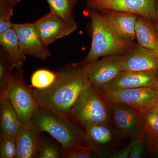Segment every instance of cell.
<instances>
[{
	"label": "cell",
	"mask_w": 158,
	"mask_h": 158,
	"mask_svg": "<svg viewBox=\"0 0 158 158\" xmlns=\"http://www.w3.org/2000/svg\"><path fill=\"white\" fill-rule=\"evenodd\" d=\"M102 92L110 103L127 105L142 113L154 106L158 100V88L154 87H141Z\"/></svg>",
	"instance_id": "8"
},
{
	"label": "cell",
	"mask_w": 158,
	"mask_h": 158,
	"mask_svg": "<svg viewBox=\"0 0 158 158\" xmlns=\"http://www.w3.org/2000/svg\"><path fill=\"white\" fill-rule=\"evenodd\" d=\"M21 0H0V2L7 4L14 8L15 6Z\"/></svg>",
	"instance_id": "30"
},
{
	"label": "cell",
	"mask_w": 158,
	"mask_h": 158,
	"mask_svg": "<svg viewBox=\"0 0 158 158\" xmlns=\"http://www.w3.org/2000/svg\"><path fill=\"white\" fill-rule=\"evenodd\" d=\"M31 124L40 133H48L60 144L62 149L88 146L84 129L70 119L44 108H38L32 117Z\"/></svg>",
	"instance_id": "2"
},
{
	"label": "cell",
	"mask_w": 158,
	"mask_h": 158,
	"mask_svg": "<svg viewBox=\"0 0 158 158\" xmlns=\"http://www.w3.org/2000/svg\"><path fill=\"white\" fill-rule=\"evenodd\" d=\"M61 148L55 141L43 137L37 158H61Z\"/></svg>",
	"instance_id": "25"
},
{
	"label": "cell",
	"mask_w": 158,
	"mask_h": 158,
	"mask_svg": "<svg viewBox=\"0 0 158 158\" xmlns=\"http://www.w3.org/2000/svg\"><path fill=\"white\" fill-rule=\"evenodd\" d=\"M144 127L143 138L149 156L158 155V112L152 107L143 113Z\"/></svg>",
	"instance_id": "18"
},
{
	"label": "cell",
	"mask_w": 158,
	"mask_h": 158,
	"mask_svg": "<svg viewBox=\"0 0 158 158\" xmlns=\"http://www.w3.org/2000/svg\"><path fill=\"white\" fill-rule=\"evenodd\" d=\"M12 63L7 53L0 49V101L6 98V93L12 79Z\"/></svg>",
	"instance_id": "22"
},
{
	"label": "cell",
	"mask_w": 158,
	"mask_h": 158,
	"mask_svg": "<svg viewBox=\"0 0 158 158\" xmlns=\"http://www.w3.org/2000/svg\"><path fill=\"white\" fill-rule=\"evenodd\" d=\"M157 156H158V155Z\"/></svg>",
	"instance_id": "35"
},
{
	"label": "cell",
	"mask_w": 158,
	"mask_h": 158,
	"mask_svg": "<svg viewBox=\"0 0 158 158\" xmlns=\"http://www.w3.org/2000/svg\"><path fill=\"white\" fill-rule=\"evenodd\" d=\"M57 74L46 69H40L34 71L31 76V88L38 90H43L50 87L53 84Z\"/></svg>",
	"instance_id": "23"
},
{
	"label": "cell",
	"mask_w": 158,
	"mask_h": 158,
	"mask_svg": "<svg viewBox=\"0 0 158 158\" xmlns=\"http://www.w3.org/2000/svg\"><path fill=\"white\" fill-rule=\"evenodd\" d=\"M0 45L9 56L13 69H21L26 59V54L21 48L17 34L13 27L0 34Z\"/></svg>",
	"instance_id": "19"
},
{
	"label": "cell",
	"mask_w": 158,
	"mask_h": 158,
	"mask_svg": "<svg viewBox=\"0 0 158 158\" xmlns=\"http://www.w3.org/2000/svg\"><path fill=\"white\" fill-rule=\"evenodd\" d=\"M157 75L152 72L122 71L101 90L103 91H110L141 87L157 88Z\"/></svg>",
	"instance_id": "14"
},
{
	"label": "cell",
	"mask_w": 158,
	"mask_h": 158,
	"mask_svg": "<svg viewBox=\"0 0 158 158\" xmlns=\"http://www.w3.org/2000/svg\"><path fill=\"white\" fill-rule=\"evenodd\" d=\"M112 123L123 139H134L143 134V113L124 104L110 103Z\"/></svg>",
	"instance_id": "6"
},
{
	"label": "cell",
	"mask_w": 158,
	"mask_h": 158,
	"mask_svg": "<svg viewBox=\"0 0 158 158\" xmlns=\"http://www.w3.org/2000/svg\"><path fill=\"white\" fill-rule=\"evenodd\" d=\"M19 116L8 98L0 101L1 135L16 139L23 127Z\"/></svg>",
	"instance_id": "17"
},
{
	"label": "cell",
	"mask_w": 158,
	"mask_h": 158,
	"mask_svg": "<svg viewBox=\"0 0 158 158\" xmlns=\"http://www.w3.org/2000/svg\"><path fill=\"white\" fill-rule=\"evenodd\" d=\"M156 7L157 12L158 15V0H156Z\"/></svg>",
	"instance_id": "32"
},
{
	"label": "cell",
	"mask_w": 158,
	"mask_h": 158,
	"mask_svg": "<svg viewBox=\"0 0 158 158\" xmlns=\"http://www.w3.org/2000/svg\"><path fill=\"white\" fill-rule=\"evenodd\" d=\"M102 15L112 31L120 39L133 42L135 37L136 22L138 15L115 10H104Z\"/></svg>",
	"instance_id": "15"
},
{
	"label": "cell",
	"mask_w": 158,
	"mask_h": 158,
	"mask_svg": "<svg viewBox=\"0 0 158 158\" xmlns=\"http://www.w3.org/2000/svg\"><path fill=\"white\" fill-rule=\"evenodd\" d=\"M34 23L38 36L47 46L57 40L70 35L77 28L69 25L51 11Z\"/></svg>",
	"instance_id": "11"
},
{
	"label": "cell",
	"mask_w": 158,
	"mask_h": 158,
	"mask_svg": "<svg viewBox=\"0 0 158 158\" xmlns=\"http://www.w3.org/2000/svg\"><path fill=\"white\" fill-rule=\"evenodd\" d=\"M137 138L131 139L129 143L127 146L120 150L116 151L110 155L108 158H127L129 156L130 153L132 148L133 144Z\"/></svg>",
	"instance_id": "29"
},
{
	"label": "cell",
	"mask_w": 158,
	"mask_h": 158,
	"mask_svg": "<svg viewBox=\"0 0 158 158\" xmlns=\"http://www.w3.org/2000/svg\"><path fill=\"white\" fill-rule=\"evenodd\" d=\"M154 106L155 107L156 110H157V111H158V100L156 102L155 105Z\"/></svg>",
	"instance_id": "33"
},
{
	"label": "cell",
	"mask_w": 158,
	"mask_h": 158,
	"mask_svg": "<svg viewBox=\"0 0 158 158\" xmlns=\"http://www.w3.org/2000/svg\"><path fill=\"white\" fill-rule=\"evenodd\" d=\"M56 73V79L52 85L43 90L33 88V93L40 107L69 119L77 102L92 86L87 65L82 62L71 63Z\"/></svg>",
	"instance_id": "1"
},
{
	"label": "cell",
	"mask_w": 158,
	"mask_h": 158,
	"mask_svg": "<svg viewBox=\"0 0 158 158\" xmlns=\"http://www.w3.org/2000/svg\"><path fill=\"white\" fill-rule=\"evenodd\" d=\"M84 130L88 146L98 153L100 158H108L123 139L112 124L91 125Z\"/></svg>",
	"instance_id": "9"
},
{
	"label": "cell",
	"mask_w": 158,
	"mask_h": 158,
	"mask_svg": "<svg viewBox=\"0 0 158 158\" xmlns=\"http://www.w3.org/2000/svg\"><path fill=\"white\" fill-rule=\"evenodd\" d=\"M153 24L156 30L158 32V20L156 22L153 23Z\"/></svg>",
	"instance_id": "31"
},
{
	"label": "cell",
	"mask_w": 158,
	"mask_h": 158,
	"mask_svg": "<svg viewBox=\"0 0 158 158\" xmlns=\"http://www.w3.org/2000/svg\"><path fill=\"white\" fill-rule=\"evenodd\" d=\"M50 11L59 16L69 25L77 27L73 9L78 0H46Z\"/></svg>",
	"instance_id": "21"
},
{
	"label": "cell",
	"mask_w": 158,
	"mask_h": 158,
	"mask_svg": "<svg viewBox=\"0 0 158 158\" xmlns=\"http://www.w3.org/2000/svg\"><path fill=\"white\" fill-rule=\"evenodd\" d=\"M23 76L21 69L13 73L6 97L11 102L23 125H29L40 107L33 94V88L26 84Z\"/></svg>",
	"instance_id": "5"
},
{
	"label": "cell",
	"mask_w": 158,
	"mask_h": 158,
	"mask_svg": "<svg viewBox=\"0 0 158 158\" xmlns=\"http://www.w3.org/2000/svg\"><path fill=\"white\" fill-rule=\"evenodd\" d=\"M61 158H100L97 152L89 146H79L67 149L61 148Z\"/></svg>",
	"instance_id": "24"
},
{
	"label": "cell",
	"mask_w": 158,
	"mask_h": 158,
	"mask_svg": "<svg viewBox=\"0 0 158 158\" xmlns=\"http://www.w3.org/2000/svg\"><path fill=\"white\" fill-rule=\"evenodd\" d=\"M145 148L143 134L136 139L133 144L129 158H141L144 156V149Z\"/></svg>",
	"instance_id": "28"
},
{
	"label": "cell",
	"mask_w": 158,
	"mask_h": 158,
	"mask_svg": "<svg viewBox=\"0 0 158 158\" xmlns=\"http://www.w3.org/2000/svg\"><path fill=\"white\" fill-rule=\"evenodd\" d=\"M13 27L18 37L21 48L26 55L41 59L51 56L48 46L38 36L35 23H13Z\"/></svg>",
	"instance_id": "12"
},
{
	"label": "cell",
	"mask_w": 158,
	"mask_h": 158,
	"mask_svg": "<svg viewBox=\"0 0 158 158\" xmlns=\"http://www.w3.org/2000/svg\"><path fill=\"white\" fill-rule=\"evenodd\" d=\"M89 9L115 10L137 15L153 23L158 20L156 0H87Z\"/></svg>",
	"instance_id": "7"
},
{
	"label": "cell",
	"mask_w": 158,
	"mask_h": 158,
	"mask_svg": "<svg viewBox=\"0 0 158 158\" xmlns=\"http://www.w3.org/2000/svg\"><path fill=\"white\" fill-rule=\"evenodd\" d=\"M122 71L152 72L158 73V54L141 46H134L121 55Z\"/></svg>",
	"instance_id": "13"
},
{
	"label": "cell",
	"mask_w": 158,
	"mask_h": 158,
	"mask_svg": "<svg viewBox=\"0 0 158 158\" xmlns=\"http://www.w3.org/2000/svg\"><path fill=\"white\" fill-rule=\"evenodd\" d=\"M43 136L32 124L23 125L15 139V158H37Z\"/></svg>",
	"instance_id": "16"
},
{
	"label": "cell",
	"mask_w": 158,
	"mask_h": 158,
	"mask_svg": "<svg viewBox=\"0 0 158 158\" xmlns=\"http://www.w3.org/2000/svg\"><path fill=\"white\" fill-rule=\"evenodd\" d=\"M69 118L83 129L93 124L113 125L110 103L102 90L92 85L77 102Z\"/></svg>",
	"instance_id": "4"
},
{
	"label": "cell",
	"mask_w": 158,
	"mask_h": 158,
	"mask_svg": "<svg viewBox=\"0 0 158 158\" xmlns=\"http://www.w3.org/2000/svg\"><path fill=\"white\" fill-rule=\"evenodd\" d=\"M135 37L138 45L158 54V32L151 21L142 16H138Z\"/></svg>",
	"instance_id": "20"
},
{
	"label": "cell",
	"mask_w": 158,
	"mask_h": 158,
	"mask_svg": "<svg viewBox=\"0 0 158 158\" xmlns=\"http://www.w3.org/2000/svg\"><path fill=\"white\" fill-rule=\"evenodd\" d=\"M16 156V145L15 139L0 136V158H15Z\"/></svg>",
	"instance_id": "26"
},
{
	"label": "cell",
	"mask_w": 158,
	"mask_h": 158,
	"mask_svg": "<svg viewBox=\"0 0 158 158\" xmlns=\"http://www.w3.org/2000/svg\"><path fill=\"white\" fill-rule=\"evenodd\" d=\"M88 16L91 21L92 43L83 63L88 64L100 57L110 55H123L134 46L133 42L120 39L109 26L102 14L89 9Z\"/></svg>",
	"instance_id": "3"
},
{
	"label": "cell",
	"mask_w": 158,
	"mask_h": 158,
	"mask_svg": "<svg viewBox=\"0 0 158 158\" xmlns=\"http://www.w3.org/2000/svg\"><path fill=\"white\" fill-rule=\"evenodd\" d=\"M13 8L0 2V34L13 27L11 19L13 15Z\"/></svg>",
	"instance_id": "27"
},
{
	"label": "cell",
	"mask_w": 158,
	"mask_h": 158,
	"mask_svg": "<svg viewBox=\"0 0 158 158\" xmlns=\"http://www.w3.org/2000/svg\"><path fill=\"white\" fill-rule=\"evenodd\" d=\"M157 88H158V73L157 77Z\"/></svg>",
	"instance_id": "34"
},
{
	"label": "cell",
	"mask_w": 158,
	"mask_h": 158,
	"mask_svg": "<svg viewBox=\"0 0 158 158\" xmlns=\"http://www.w3.org/2000/svg\"><path fill=\"white\" fill-rule=\"evenodd\" d=\"M121 55L106 56L99 61L86 64L88 77L94 87L101 90L119 74L122 71Z\"/></svg>",
	"instance_id": "10"
}]
</instances>
